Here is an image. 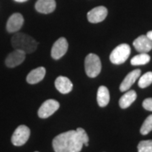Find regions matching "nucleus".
Segmentation results:
<instances>
[{
	"label": "nucleus",
	"instance_id": "obj_25",
	"mask_svg": "<svg viewBox=\"0 0 152 152\" xmlns=\"http://www.w3.org/2000/svg\"><path fill=\"white\" fill-rule=\"evenodd\" d=\"M15 2H18V3H24V2H26L27 0H15Z\"/></svg>",
	"mask_w": 152,
	"mask_h": 152
},
{
	"label": "nucleus",
	"instance_id": "obj_20",
	"mask_svg": "<svg viewBox=\"0 0 152 152\" xmlns=\"http://www.w3.org/2000/svg\"><path fill=\"white\" fill-rule=\"evenodd\" d=\"M152 131V114L148 116L147 118L143 123L140 128V133L143 135H146Z\"/></svg>",
	"mask_w": 152,
	"mask_h": 152
},
{
	"label": "nucleus",
	"instance_id": "obj_11",
	"mask_svg": "<svg viewBox=\"0 0 152 152\" xmlns=\"http://www.w3.org/2000/svg\"><path fill=\"white\" fill-rule=\"evenodd\" d=\"M133 45L137 52L140 53H147L152 49V41H151L147 36H140L134 41Z\"/></svg>",
	"mask_w": 152,
	"mask_h": 152
},
{
	"label": "nucleus",
	"instance_id": "obj_4",
	"mask_svg": "<svg viewBox=\"0 0 152 152\" xmlns=\"http://www.w3.org/2000/svg\"><path fill=\"white\" fill-rule=\"evenodd\" d=\"M131 48L128 44H120L110 54V61L113 64H122L130 56Z\"/></svg>",
	"mask_w": 152,
	"mask_h": 152
},
{
	"label": "nucleus",
	"instance_id": "obj_21",
	"mask_svg": "<svg viewBox=\"0 0 152 152\" xmlns=\"http://www.w3.org/2000/svg\"><path fill=\"white\" fill-rule=\"evenodd\" d=\"M138 152H152V140H143L138 145Z\"/></svg>",
	"mask_w": 152,
	"mask_h": 152
},
{
	"label": "nucleus",
	"instance_id": "obj_3",
	"mask_svg": "<svg viewBox=\"0 0 152 152\" xmlns=\"http://www.w3.org/2000/svg\"><path fill=\"white\" fill-rule=\"evenodd\" d=\"M86 73L89 77L95 78L99 75L102 70V63L97 55L90 53L86 56L85 60Z\"/></svg>",
	"mask_w": 152,
	"mask_h": 152
},
{
	"label": "nucleus",
	"instance_id": "obj_5",
	"mask_svg": "<svg viewBox=\"0 0 152 152\" xmlns=\"http://www.w3.org/2000/svg\"><path fill=\"white\" fill-rule=\"evenodd\" d=\"M31 130L26 125H20L11 137V142L15 146H22L28 141Z\"/></svg>",
	"mask_w": 152,
	"mask_h": 152
},
{
	"label": "nucleus",
	"instance_id": "obj_1",
	"mask_svg": "<svg viewBox=\"0 0 152 152\" xmlns=\"http://www.w3.org/2000/svg\"><path fill=\"white\" fill-rule=\"evenodd\" d=\"M83 142L76 130H69L56 136L53 140L55 152H80Z\"/></svg>",
	"mask_w": 152,
	"mask_h": 152
},
{
	"label": "nucleus",
	"instance_id": "obj_7",
	"mask_svg": "<svg viewBox=\"0 0 152 152\" xmlns=\"http://www.w3.org/2000/svg\"><path fill=\"white\" fill-rule=\"evenodd\" d=\"M69 48V43L64 37L59 38L58 41L55 42L53 44L52 51H51V56L54 59H59L63 56H64Z\"/></svg>",
	"mask_w": 152,
	"mask_h": 152
},
{
	"label": "nucleus",
	"instance_id": "obj_13",
	"mask_svg": "<svg viewBox=\"0 0 152 152\" xmlns=\"http://www.w3.org/2000/svg\"><path fill=\"white\" fill-rule=\"evenodd\" d=\"M55 87L60 93L68 94L73 90V84L67 77L58 76L55 80Z\"/></svg>",
	"mask_w": 152,
	"mask_h": 152
},
{
	"label": "nucleus",
	"instance_id": "obj_26",
	"mask_svg": "<svg viewBox=\"0 0 152 152\" xmlns=\"http://www.w3.org/2000/svg\"><path fill=\"white\" fill-rule=\"evenodd\" d=\"M36 152H38V151H36Z\"/></svg>",
	"mask_w": 152,
	"mask_h": 152
},
{
	"label": "nucleus",
	"instance_id": "obj_8",
	"mask_svg": "<svg viewBox=\"0 0 152 152\" xmlns=\"http://www.w3.org/2000/svg\"><path fill=\"white\" fill-rule=\"evenodd\" d=\"M23 24H24V18L21 14L20 13L13 14L7 21L6 30L10 33L17 32L20 30Z\"/></svg>",
	"mask_w": 152,
	"mask_h": 152
},
{
	"label": "nucleus",
	"instance_id": "obj_23",
	"mask_svg": "<svg viewBox=\"0 0 152 152\" xmlns=\"http://www.w3.org/2000/svg\"><path fill=\"white\" fill-rule=\"evenodd\" d=\"M143 107L147 110L152 112V98H146L144 102H143Z\"/></svg>",
	"mask_w": 152,
	"mask_h": 152
},
{
	"label": "nucleus",
	"instance_id": "obj_12",
	"mask_svg": "<svg viewBox=\"0 0 152 152\" xmlns=\"http://www.w3.org/2000/svg\"><path fill=\"white\" fill-rule=\"evenodd\" d=\"M140 74H141L140 69H134V70L130 72L128 75L125 77L123 82L121 83L119 87L120 91L122 92H124V91H127L128 90H129L130 87L135 83L137 79L140 76Z\"/></svg>",
	"mask_w": 152,
	"mask_h": 152
},
{
	"label": "nucleus",
	"instance_id": "obj_6",
	"mask_svg": "<svg viewBox=\"0 0 152 152\" xmlns=\"http://www.w3.org/2000/svg\"><path fill=\"white\" fill-rule=\"evenodd\" d=\"M59 103L58 102L53 100V99H49L48 101L44 102L42 105L40 107V108L38 110V116L41 118H48L50 116H52L54 113L55 112H57L59 108Z\"/></svg>",
	"mask_w": 152,
	"mask_h": 152
},
{
	"label": "nucleus",
	"instance_id": "obj_22",
	"mask_svg": "<svg viewBox=\"0 0 152 152\" xmlns=\"http://www.w3.org/2000/svg\"><path fill=\"white\" fill-rule=\"evenodd\" d=\"M76 131H77L78 134L80 137V139H81L84 145H85V146H88V145H89V137L87 135L86 130H85L84 129H82V128H78V129H76Z\"/></svg>",
	"mask_w": 152,
	"mask_h": 152
},
{
	"label": "nucleus",
	"instance_id": "obj_24",
	"mask_svg": "<svg viewBox=\"0 0 152 152\" xmlns=\"http://www.w3.org/2000/svg\"><path fill=\"white\" fill-rule=\"evenodd\" d=\"M146 36H147V37L149 38L151 41H152V31H149V32L147 33Z\"/></svg>",
	"mask_w": 152,
	"mask_h": 152
},
{
	"label": "nucleus",
	"instance_id": "obj_9",
	"mask_svg": "<svg viewBox=\"0 0 152 152\" xmlns=\"http://www.w3.org/2000/svg\"><path fill=\"white\" fill-rule=\"evenodd\" d=\"M107 15V9L104 6H99L92 9L87 14V19L91 23H100L103 21Z\"/></svg>",
	"mask_w": 152,
	"mask_h": 152
},
{
	"label": "nucleus",
	"instance_id": "obj_10",
	"mask_svg": "<svg viewBox=\"0 0 152 152\" xmlns=\"http://www.w3.org/2000/svg\"><path fill=\"white\" fill-rule=\"evenodd\" d=\"M25 58H26V53L23 51L15 49L7 56L5 59V65L8 68H15L21 64Z\"/></svg>",
	"mask_w": 152,
	"mask_h": 152
},
{
	"label": "nucleus",
	"instance_id": "obj_15",
	"mask_svg": "<svg viewBox=\"0 0 152 152\" xmlns=\"http://www.w3.org/2000/svg\"><path fill=\"white\" fill-rule=\"evenodd\" d=\"M45 75H46L45 68L39 67V68H37V69L31 70L28 74L27 77H26V81L31 85L37 84L43 80Z\"/></svg>",
	"mask_w": 152,
	"mask_h": 152
},
{
	"label": "nucleus",
	"instance_id": "obj_17",
	"mask_svg": "<svg viewBox=\"0 0 152 152\" xmlns=\"http://www.w3.org/2000/svg\"><path fill=\"white\" fill-rule=\"evenodd\" d=\"M110 102V94L108 89L106 86L99 87L97 91V103L101 107H104L107 106Z\"/></svg>",
	"mask_w": 152,
	"mask_h": 152
},
{
	"label": "nucleus",
	"instance_id": "obj_18",
	"mask_svg": "<svg viewBox=\"0 0 152 152\" xmlns=\"http://www.w3.org/2000/svg\"><path fill=\"white\" fill-rule=\"evenodd\" d=\"M150 60H151L150 55H148L147 53H140L134 56L131 59V64L134 66L145 65L150 62Z\"/></svg>",
	"mask_w": 152,
	"mask_h": 152
},
{
	"label": "nucleus",
	"instance_id": "obj_14",
	"mask_svg": "<svg viewBox=\"0 0 152 152\" xmlns=\"http://www.w3.org/2000/svg\"><path fill=\"white\" fill-rule=\"evenodd\" d=\"M35 9L42 14H50L56 9L55 0H38L36 3Z\"/></svg>",
	"mask_w": 152,
	"mask_h": 152
},
{
	"label": "nucleus",
	"instance_id": "obj_19",
	"mask_svg": "<svg viewBox=\"0 0 152 152\" xmlns=\"http://www.w3.org/2000/svg\"><path fill=\"white\" fill-rule=\"evenodd\" d=\"M152 84V72H147L143 76H141L139 80V86L141 89H145L150 86Z\"/></svg>",
	"mask_w": 152,
	"mask_h": 152
},
{
	"label": "nucleus",
	"instance_id": "obj_2",
	"mask_svg": "<svg viewBox=\"0 0 152 152\" xmlns=\"http://www.w3.org/2000/svg\"><path fill=\"white\" fill-rule=\"evenodd\" d=\"M11 44L13 48L17 50L23 51L26 54L32 53L37 48L38 42L31 37L25 33H15L11 38Z\"/></svg>",
	"mask_w": 152,
	"mask_h": 152
},
{
	"label": "nucleus",
	"instance_id": "obj_16",
	"mask_svg": "<svg viewBox=\"0 0 152 152\" xmlns=\"http://www.w3.org/2000/svg\"><path fill=\"white\" fill-rule=\"evenodd\" d=\"M137 98V94L134 91L131 90L125 93L124 95L120 98L119 106L122 109L128 108L130 107L132 103L134 102Z\"/></svg>",
	"mask_w": 152,
	"mask_h": 152
}]
</instances>
